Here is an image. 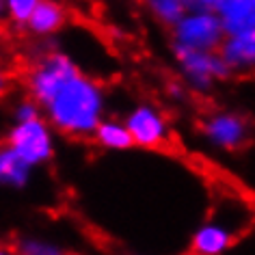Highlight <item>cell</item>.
<instances>
[{
  "label": "cell",
  "mask_w": 255,
  "mask_h": 255,
  "mask_svg": "<svg viewBox=\"0 0 255 255\" xmlns=\"http://www.w3.org/2000/svg\"><path fill=\"white\" fill-rule=\"evenodd\" d=\"M52 130L74 138H91L95 126L106 115V91L85 72H74L41 104Z\"/></svg>",
  "instance_id": "6da1fadb"
},
{
  "label": "cell",
  "mask_w": 255,
  "mask_h": 255,
  "mask_svg": "<svg viewBox=\"0 0 255 255\" xmlns=\"http://www.w3.org/2000/svg\"><path fill=\"white\" fill-rule=\"evenodd\" d=\"M7 145L17 151L30 167H41L54 158V130L46 117L30 121H15L7 134Z\"/></svg>",
  "instance_id": "7a4b0ae2"
},
{
  "label": "cell",
  "mask_w": 255,
  "mask_h": 255,
  "mask_svg": "<svg viewBox=\"0 0 255 255\" xmlns=\"http://www.w3.org/2000/svg\"><path fill=\"white\" fill-rule=\"evenodd\" d=\"M173 56L180 65L184 82L199 93L212 91L216 82H223L232 76L216 50H193L173 46Z\"/></svg>",
  "instance_id": "3957f363"
},
{
  "label": "cell",
  "mask_w": 255,
  "mask_h": 255,
  "mask_svg": "<svg viewBox=\"0 0 255 255\" xmlns=\"http://www.w3.org/2000/svg\"><path fill=\"white\" fill-rule=\"evenodd\" d=\"M169 30L173 46L193 50H216L225 37L214 11H186Z\"/></svg>",
  "instance_id": "277c9868"
},
{
  "label": "cell",
  "mask_w": 255,
  "mask_h": 255,
  "mask_svg": "<svg viewBox=\"0 0 255 255\" xmlns=\"http://www.w3.org/2000/svg\"><path fill=\"white\" fill-rule=\"evenodd\" d=\"M126 128L132 136V143L145 149H158L169 141V124L162 111L149 102H141L128 113Z\"/></svg>",
  "instance_id": "5b68a950"
},
{
  "label": "cell",
  "mask_w": 255,
  "mask_h": 255,
  "mask_svg": "<svg viewBox=\"0 0 255 255\" xmlns=\"http://www.w3.org/2000/svg\"><path fill=\"white\" fill-rule=\"evenodd\" d=\"M201 130L206 141L223 151H236L249 141V121L234 111L210 115L203 121Z\"/></svg>",
  "instance_id": "8992f818"
},
{
  "label": "cell",
  "mask_w": 255,
  "mask_h": 255,
  "mask_svg": "<svg viewBox=\"0 0 255 255\" xmlns=\"http://www.w3.org/2000/svg\"><path fill=\"white\" fill-rule=\"evenodd\" d=\"M216 52L232 74H247L255 65V30L225 35Z\"/></svg>",
  "instance_id": "52a82bcc"
},
{
  "label": "cell",
  "mask_w": 255,
  "mask_h": 255,
  "mask_svg": "<svg viewBox=\"0 0 255 255\" xmlns=\"http://www.w3.org/2000/svg\"><path fill=\"white\" fill-rule=\"evenodd\" d=\"M212 11L225 35L255 30V0H216Z\"/></svg>",
  "instance_id": "ba28073f"
},
{
  "label": "cell",
  "mask_w": 255,
  "mask_h": 255,
  "mask_svg": "<svg viewBox=\"0 0 255 255\" xmlns=\"http://www.w3.org/2000/svg\"><path fill=\"white\" fill-rule=\"evenodd\" d=\"M234 245V232L219 221H210L193 234L190 255H225Z\"/></svg>",
  "instance_id": "9c48e42d"
},
{
  "label": "cell",
  "mask_w": 255,
  "mask_h": 255,
  "mask_svg": "<svg viewBox=\"0 0 255 255\" xmlns=\"http://www.w3.org/2000/svg\"><path fill=\"white\" fill-rule=\"evenodd\" d=\"M65 22L67 11L59 0H39L24 28H28L35 37H50L59 33Z\"/></svg>",
  "instance_id": "30bf717a"
},
{
  "label": "cell",
  "mask_w": 255,
  "mask_h": 255,
  "mask_svg": "<svg viewBox=\"0 0 255 255\" xmlns=\"http://www.w3.org/2000/svg\"><path fill=\"white\" fill-rule=\"evenodd\" d=\"M33 177V167L9 145L0 147V188L22 190Z\"/></svg>",
  "instance_id": "8fae6325"
},
{
  "label": "cell",
  "mask_w": 255,
  "mask_h": 255,
  "mask_svg": "<svg viewBox=\"0 0 255 255\" xmlns=\"http://www.w3.org/2000/svg\"><path fill=\"white\" fill-rule=\"evenodd\" d=\"M91 138L102 149H108V151H126V149L134 147L132 136H130V132H128L124 121H115V119H106V117L95 126Z\"/></svg>",
  "instance_id": "7c38bea8"
},
{
  "label": "cell",
  "mask_w": 255,
  "mask_h": 255,
  "mask_svg": "<svg viewBox=\"0 0 255 255\" xmlns=\"http://www.w3.org/2000/svg\"><path fill=\"white\" fill-rule=\"evenodd\" d=\"M141 4L149 13L151 20L158 22L160 26H167V28H171L186 13L182 0H141Z\"/></svg>",
  "instance_id": "4fadbf2b"
},
{
  "label": "cell",
  "mask_w": 255,
  "mask_h": 255,
  "mask_svg": "<svg viewBox=\"0 0 255 255\" xmlns=\"http://www.w3.org/2000/svg\"><path fill=\"white\" fill-rule=\"evenodd\" d=\"M17 255H67L65 249L59 247L56 242L43 240V238H33V236H26L17 242L15 247Z\"/></svg>",
  "instance_id": "5bb4252c"
},
{
  "label": "cell",
  "mask_w": 255,
  "mask_h": 255,
  "mask_svg": "<svg viewBox=\"0 0 255 255\" xmlns=\"http://www.w3.org/2000/svg\"><path fill=\"white\" fill-rule=\"evenodd\" d=\"M37 2L39 0H4V4H7V20L11 24H15L17 28H24L30 13L35 11Z\"/></svg>",
  "instance_id": "9a60e30c"
},
{
  "label": "cell",
  "mask_w": 255,
  "mask_h": 255,
  "mask_svg": "<svg viewBox=\"0 0 255 255\" xmlns=\"http://www.w3.org/2000/svg\"><path fill=\"white\" fill-rule=\"evenodd\" d=\"M37 117H43V113H41V106L37 104L33 98L17 102V106L13 108V119L15 121H30V119H37Z\"/></svg>",
  "instance_id": "2e32d148"
},
{
  "label": "cell",
  "mask_w": 255,
  "mask_h": 255,
  "mask_svg": "<svg viewBox=\"0 0 255 255\" xmlns=\"http://www.w3.org/2000/svg\"><path fill=\"white\" fill-rule=\"evenodd\" d=\"M186 11H212L216 0H182Z\"/></svg>",
  "instance_id": "e0dca14e"
},
{
  "label": "cell",
  "mask_w": 255,
  "mask_h": 255,
  "mask_svg": "<svg viewBox=\"0 0 255 255\" xmlns=\"http://www.w3.org/2000/svg\"><path fill=\"white\" fill-rule=\"evenodd\" d=\"M9 91H11V76L0 69V100H2Z\"/></svg>",
  "instance_id": "ac0fdd59"
},
{
  "label": "cell",
  "mask_w": 255,
  "mask_h": 255,
  "mask_svg": "<svg viewBox=\"0 0 255 255\" xmlns=\"http://www.w3.org/2000/svg\"><path fill=\"white\" fill-rule=\"evenodd\" d=\"M7 22V4H4V0H0V24Z\"/></svg>",
  "instance_id": "d6986e66"
},
{
  "label": "cell",
  "mask_w": 255,
  "mask_h": 255,
  "mask_svg": "<svg viewBox=\"0 0 255 255\" xmlns=\"http://www.w3.org/2000/svg\"><path fill=\"white\" fill-rule=\"evenodd\" d=\"M0 255H17L13 249H4V247H0Z\"/></svg>",
  "instance_id": "ffe728a7"
}]
</instances>
